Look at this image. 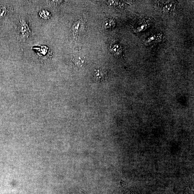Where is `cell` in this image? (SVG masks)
Instances as JSON below:
<instances>
[{
    "instance_id": "obj_4",
    "label": "cell",
    "mask_w": 194,
    "mask_h": 194,
    "mask_svg": "<svg viewBox=\"0 0 194 194\" xmlns=\"http://www.w3.org/2000/svg\"><path fill=\"white\" fill-rule=\"evenodd\" d=\"M84 63V59L83 58L77 57L74 59V63L77 66H82Z\"/></svg>"
},
{
    "instance_id": "obj_7",
    "label": "cell",
    "mask_w": 194,
    "mask_h": 194,
    "mask_svg": "<svg viewBox=\"0 0 194 194\" xmlns=\"http://www.w3.org/2000/svg\"><path fill=\"white\" fill-rule=\"evenodd\" d=\"M172 4H167L163 7V10L165 12H170L173 9V5Z\"/></svg>"
},
{
    "instance_id": "obj_3",
    "label": "cell",
    "mask_w": 194,
    "mask_h": 194,
    "mask_svg": "<svg viewBox=\"0 0 194 194\" xmlns=\"http://www.w3.org/2000/svg\"><path fill=\"white\" fill-rule=\"evenodd\" d=\"M122 48L121 46L116 44L111 49V52L113 53L116 55L120 54L122 52Z\"/></svg>"
},
{
    "instance_id": "obj_6",
    "label": "cell",
    "mask_w": 194,
    "mask_h": 194,
    "mask_svg": "<svg viewBox=\"0 0 194 194\" xmlns=\"http://www.w3.org/2000/svg\"><path fill=\"white\" fill-rule=\"evenodd\" d=\"M40 15L41 17L44 18H48L50 17L49 13L45 10L41 11Z\"/></svg>"
},
{
    "instance_id": "obj_2",
    "label": "cell",
    "mask_w": 194,
    "mask_h": 194,
    "mask_svg": "<svg viewBox=\"0 0 194 194\" xmlns=\"http://www.w3.org/2000/svg\"><path fill=\"white\" fill-rule=\"evenodd\" d=\"M115 25V21L113 19L108 18L102 23V27L105 30H109L113 29Z\"/></svg>"
},
{
    "instance_id": "obj_5",
    "label": "cell",
    "mask_w": 194,
    "mask_h": 194,
    "mask_svg": "<svg viewBox=\"0 0 194 194\" xmlns=\"http://www.w3.org/2000/svg\"><path fill=\"white\" fill-rule=\"evenodd\" d=\"M104 73L102 70H98L95 73V76L97 79H101L104 77Z\"/></svg>"
},
{
    "instance_id": "obj_1",
    "label": "cell",
    "mask_w": 194,
    "mask_h": 194,
    "mask_svg": "<svg viewBox=\"0 0 194 194\" xmlns=\"http://www.w3.org/2000/svg\"><path fill=\"white\" fill-rule=\"evenodd\" d=\"M18 26V30L22 38H28L30 34V29L27 23L23 20H21Z\"/></svg>"
},
{
    "instance_id": "obj_8",
    "label": "cell",
    "mask_w": 194,
    "mask_h": 194,
    "mask_svg": "<svg viewBox=\"0 0 194 194\" xmlns=\"http://www.w3.org/2000/svg\"><path fill=\"white\" fill-rule=\"evenodd\" d=\"M117 1H109L108 2V5L111 7H117L119 5L121 4L120 2H118Z\"/></svg>"
}]
</instances>
